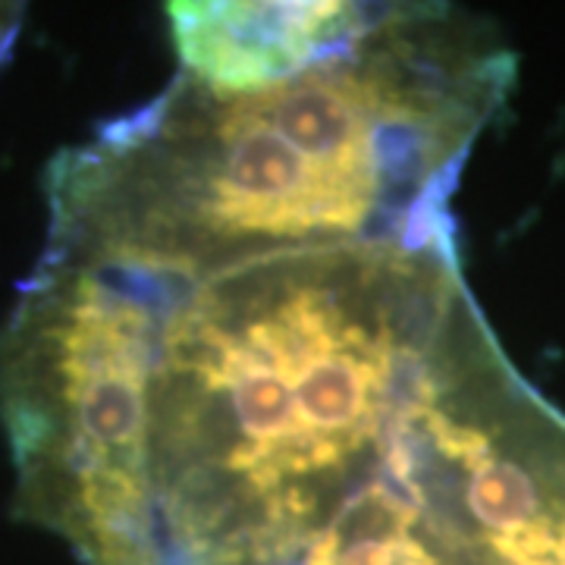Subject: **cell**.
<instances>
[{"label":"cell","mask_w":565,"mask_h":565,"mask_svg":"<svg viewBox=\"0 0 565 565\" xmlns=\"http://www.w3.org/2000/svg\"><path fill=\"white\" fill-rule=\"evenodd\" d=\"M512 79L515 57L481 17L367 3L289 79L221 92L180 73L66 148L44 182L47 243L204 264L437 236Z\"/></svg>","instance_id":"cell-1"},{"label":"cell","mask_w":565,"mask_h":565,"mask_svg":"<svg viewBox=\"0 0 565 565\" xmlns=\"http://www.w3.org/2000/svg\"><path fill=\"white\" fill-rule=\"evenodd\" d=\"M367 3H170L167 20L182 76L221 92L289 79L333 51L362 22Z\"/></svg>","instance_id":"cell-2"},{"label":"cell","mask_w":565,"mask_h":565,"mask_svg":"<svg viewBox=\"0 0 565 565\" xmlns=\"http://www.w3.org/2000/svg\"><path fill=\"white\" fill-rule=\"evenodd\" d=\"M22 22V7H10V3H0V63L10 57L13 51V41L20 32Z\"/></svg>","instance_id":"cell-3"}]
</instances>
